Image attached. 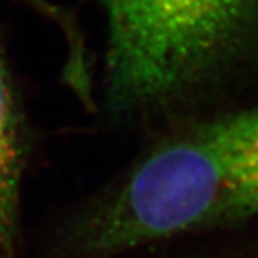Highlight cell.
<instances>
[{
	"label": "cell",
	"mask_w": 258,
	"mask_h": 258,
	"mask_svg": "<svg viewBox=\"0 0 258 258\" xmlns=\"http://www.w3.org/2000/svg\"><path fill=\"white\" fill-rule=\"evenodd\" d=\"M107 21L106 104H167L227 61L255 30L258 0H100Z\"/></svg>",
	"instance_id": "cell-2"
},
{
	"label": "cell",
	"mask_w": 258,
	"mask_h": 258,
	"mask_svg": "<svg viewBox=\"0 0 258 258\" xmlns=\"http://www.w3.org/2000/svg\"><path fill=\"white\" fill-rule=\"evenodd\" d=\"M28 151L25 115L0 44V258H19L21 185Z\"/></svg>",
	"instance_id": "cell-3"
},
{
	"label": "cell",
	"mask_w": 258,
	"mask_h": 258,
	"mask_svg": "<svg viewBox=\"0 0 258 258\" xmlns=\"http://www.w3.org/2000/svg\"><path fill=\"white\" fill-rule=\"evenodd\" d=\"M258 216V109L163 139L61 227L66 258H112L185 232Z\"/></svg>",
	"instance_id": "cell-1"
}]
</instances>
